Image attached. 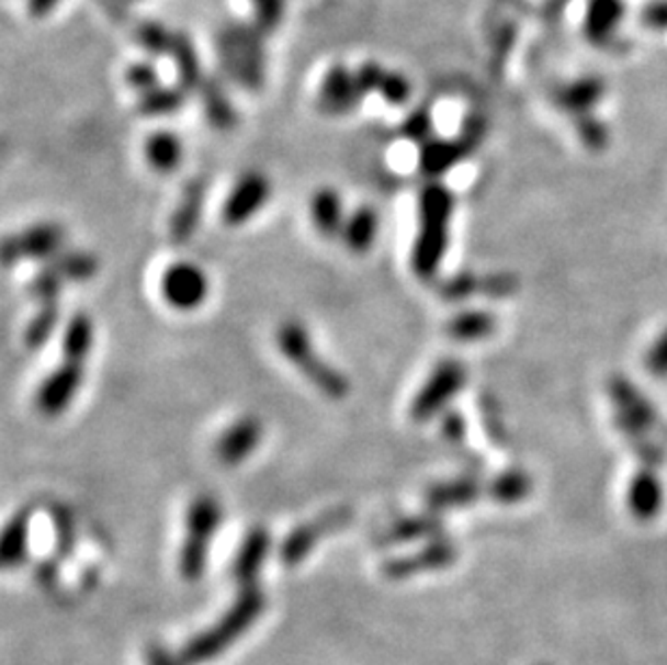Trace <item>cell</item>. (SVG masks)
Segmentation results:
<instances>
[{"instance_id": "1", "label": "cell", "mask_w": 667, "mask_h": 665, "mask_svg": "<svg viewBox=\"0 0 667 665\" xmlns=\"http://www.w3.org/2000/svg\"><path fill=\"white\" fill-rule=\"evenodd\" d=\"M454 193L439 180L428 182L417 200V236L410 251V268L421 281H437L450 247Z\"/></svg>"}, {"instance_id": "2", "label": "cell", "mask_w": 667, "mask_h": 665, "mask_svg": "<svg viewBox=\"0 0 667 665\" xmlns=\"http://www.w3.org/2000/svg\"><path fill=\"white\" fill-rule=\"evenodd\" d=\"M274 341L279 352L305 376L323 396L331 399H343L350 396V381L343 372H339L331 361H327L314 339L309 329L301 320H283L276 332Z\"/></svg>"}, {"instance_id": "3", "label": "cell", "mask_w": 667, "mask_h": 665, "mask_svg": "<svg viewBox=\"0 0 667 665\" xmlns=\"http://www.w3.org/2000/svg\"><path fill=\"white\" fill-rule=\"evenodd\" d=\"M267 35L256 22H229L216 37L221 69L229 80L251 93L262 91L267 80Z\"/></svg>"}, {"instance_id": "4", "label": "cell", "mask_w": 667, "mask_h": 665, "mask_svg": "<svg viewBox=\"0 0 667 665\" xmlns=\"http://www.w3.org/2000/svg\"><path fill=\"white\" fill-rule=\"evenodd\" d=\"M264 605H267V599L258 586L242 588L240 599L231 605L227 616L223 620H218L210 631L197 635L182 651V662L186 665H200L221 655L240 635H245L249 631V627L262 616Z\"/></svg>"}, {"instance_id": "5", "label": "cell", "mask_w": 667, "mask_h": 665, "mask_svg": "<svg viewBox=\"0 0 667 665\" xmlns=\"http://www.w3.org/2000/svg\"><path fill=\"white\" fill-rule=\"evenodd\" d=\"M223 523V508L216 497L201 493L186 508V536L180 549V573L186 582H200L207 566L214 533Z\"/></svg>"}, {"instance_id": "6", "label": "cell", "mask_w": 667, "mask_h": 665, "mask_svg": "<svg viewBox=\"0 0 667 665\" xmlns=\"http://www.w3.org/2000/svg\"><path fill=\"white\" fill-rule=\"evenodd\" d=\"M467 365L459 359L439 361L408 406L412 424H428L443 415L467 385Z\"/></svg>"}, {"instance_id": "7", "label": "cell", "mask_w": 667, "mask_h": 665, "mask_svg": "<svg viewBox=\"0 0 667 665\" xmlns=\"http://www.w3.org/2000/svg\"><path fill=\"white\" fill-rule=\"evenodd\" d=\"M66 247V229L59 223H37L20 234L7 236L2 243L4 267H15L24 260L50 262Z\"/></svg>"}, {"instance_id": "8", "label": "cell", "mask_w": 667, "mask_h": 665, "mask_svg": "<svg viewBox=\"0 0 667 665\" xmlns=\"http://www.w3.org/2000/svg\"><path fill=\"white\" fill-rule=\"evenodd\" d=\"M160 294L171 309L195 312L210 294L207 274L193 262H173L160 277Z\"/></svg>"}, {"instance_id": "9", "label": "cell", "mask_w": 667, "mask_h": 665, "mask_svg": "<svg viewBox=\"0 0 667 665\" xmlns=\"http://www.w3.org/2000/svg\"><path fill=\"white\" fill-rule=\"evenodd\" d=\"M272 198V184L262 171H247L238 178L221 207V221L227 227H240L256 218Z\"/></svg>"}, {"instance_id": "10", "label": "cell", "mask_w": 667, "mask_h": 665, "mask_svg": "<svg viewBox=\"0 0 667 665\" xmlns=\"http://www.w3.org/2000/svg\"><path fill=\"white\" fill-rule=\"evenodd\" d=\"M350 521H352L350 508H335L331 512L320 515L314 521H307V523L294 528L292 532L287 533V538L283 540V544L279 549L283 564L298 566L303 560H307V555L318 546V542L325 536H331V533L348 528Z\"/></svg>"}, {"instance_id": "11", "label": "cell", "mask_w": 667, "mask_h": 665, "mask_svg": "<svg viewBox=\"0 0 667 665\" xmlns=\"http://www.w3.org/2000/svg\"><path fill=\"white\" fill-rule=\"evenodd\" d=\"M84 365L87 363L61 359V363L42 381L35 404L44 417H59L71 406L84 381Z\"/></svg>"}, {"instance_id": "12", "label": "cell", "mask_w": 667, "mask_h": 665, "mask_svg": "<svg viewBox=\"0 0 667 665\" xmlns=\"http://www.w3.org/2000/svg\"><path fill=\"white\" fill-rule=\"evenodd\" d=\"M459 557V551L454 546V542H450L448 538H434L428 540V544H423L421 549H417L415 553L402 555L387 560L383 564V575L387 579L402 582L408 577H415L419 573H430V571H443L448 566H452Z\"/></svg>"}, {"instance_id": "13", "label": "cell", "mask_w": 667, "mask_h": 665, "mask_svg": "<svg viewBox=\"0 0 667 665\" xmlns=\"http://www.w3.org/2000/svg\"><path fill=\"white\" fill-rule=\"evenodd\" d=\"M262 439H264L262 421L253 415H242L218 435L214 443V454L221 465H242L256 454Z\"/></svg>"}, {"instance_id": "14", "label": "cell", "mask_w": 667, "mask_h": 665, "mask_svg": "<svg viewBox=\"0 0 667 665\" xmlns=\"http://www.w3.org/2000/svg\"><path fill=\"white\" fill-rule=\"evenodd\" d=\"M664 501H666V491L657 469L640 466V471H635L626 488V508L633 515V519L642 523L655 521L664 510Z\"/></svg>"}, {"instance_id": "15", "label": "cell", "mask_w": 667, "mask_h": 665, "mask_svg": "<svg viewBox=\"0 0 667 665\" xmlns=\"http://www.w3.org/2000/svg\"><path fill=\"white\" fill-rule=\"evenodd\" d=\"M361 100H363V95L357 87L354 71H350L341 64L329 67V71L325 74V80L320 84V93H318L320 109L327 115L339 117V115L352 113L361 104Z\"/></svg>"}, {"instance_id": "16", "label": "cell", "mask_w": 667, "mask_h": 665, "mask_svg": "<svg viewBox=\"0 0 667 665\" xmlns=\"http://www.w3.org/2000/svg\"><path fill=\"white\" fill-rule=\"evenodd\" d=\"M477 145L471 143L465 134L456 138H430L419 145V169L428 178H441L454 169Z\"/></svg>"}, {"instance_id": "17", "label": "cell", "mask_w": 667, "mask_h": 665, "mask_svg": "<svg viewBox=\"0 0 667 665\" xmlns=\"http://www.w3.org/2000/svg\"><path fill=\"white\" fill-rule=\"evenodd\" d=\"M205 198H207L205 180L197 178L184 187L180 201L176 203L173 214L169 218V234H171L173 243L184 245L197 234L203 207H205Z\"/></svg>"}, {"instance_id": "18", "label": "cell", "mask_w": 667, "mask_h": 665, "mask_svg": "<svg viewBox=\"0 0 667 665\" xmlns=\"http://www.w3.org/2000/svg\"><path fill=\"white\" fill-rule=\"evenodd\" d=\"M486 493V486L475 475H461L452 480H443L439 484H432L426 491V508L430 512H445L456 508H467L475 504Z\"/></svg>"}, {"instance_id": "19", "label": "cell", "mask_w": 667, "mask_h": 665, "mask_svg": "<svg viewBox=\"0 0 667 665\" xmlns=\"http://www.w3.org/2000/svg\"><path fill=\"white\" fill-rule=\"evenodd\" d=\"M270 533L267 528H256L245 536L236 560H234V579L240 584V588H253L258 586L260 573L267 564L268 553H270Z\"/></svg>"}, {"instance_id": "20", "label": "cell", "mask_w": 667, "mask_h": 665, "mask_svg": "<svg viewBox=\"0 0 667 665\" xmlns=\"http://www.w3.org/2000/svg\"><path fill=\"white\" fill-rule=\"evenodd\" d=\"M378 232H381L378 212L372 205H359L350 216H346L341 240L350 253L365 256L374 249Z\"/></svg>"}, {"instance_id": "21", "label": "cell", "mask_w": 667, "mask_h": 665, "mask_svg": "<svg viewBox=\"0 0 667 665\" xmlns=\"http://www.w3.org/2000/svg\"><path fill=\"white\" fill-rule=\"evenodd\" d=\"M309 216L314 221V227L323 238H341L346 214H343V201L335 189H318L309 200Z\"/></svg>"}, {"instance_id": "22", "label": "cell", "mask_w": 667, "mask_h": 665, "mask_svg": "<svg viewBox=\"0 0 667 665\" xmlns=\"http://www.w3.org/2000/svg\"><path fill=\"white\" fill-rule=\"evenodd\" d=\"M201 109L212 128L229 133L238 126V113L225 93V87L216 78H205L200 87Z\"/></svg>"}, {"instance_id": "23", "label": "cell", "mask_w": 667, "mask_h": 665, "mask_svg": "<svg viewBox=\"0 0 667 665\" xmlns=\"http://www.w3.org/2000/svg\"><path fill=\"white\" fill-rule=\"evenodd\" d=\"M441 533H443L441 515L428 510L423 515H412V517H404L400 521H396L394 526H389L385 532L381 533L378 542L385 546H394V544L415 542V540H434V538H441Z\"/></svg>"}, {"instance_id": "24", "label": "cell", "mask_w": 667, "mask_h": 665, "mask_svg": "<svg viewBox=\"0 0 667 665\" xmlns=\"http://www.w3.org/2000/svg\"><path fill=\"white\" fill-rule=\"evenodd\" d=\"M176 71H178V84L186 91V93H197L201 84H203V71H201L200 53L195 48V42L191 35L176 31L173 33V44L169 55Z\"/></svg>"}, {"instance_id": "25", "label": "cell", "mask_w": 667, "mask_h": 665, "mask_svg": "<svg viewBox=\"0 0 667 665\" xmlns=\"http://www.w3.org/2000/svg\"><path fill=\"white\" fill-rule=\"evenodd\" d=\"M145 158L156 173L167 176L178 171L184 160L182 138L169 131H156L149 134L145 140Z\"/></svg>"}, {"instance_id": "26", "label": "cell", "mask_w": 667, "mask_h": 665, "mask_svg": "<svg viewBox=\"0 0 667 665\" xmlns=\"http://www.w3.org/2000/svg\"><path fill=\"white\" fill-rule=\"evenodd\" d=\"M95 343V325L87 314H76L67 320L61 335V359L87 363Z\"/></svg>"}, {"instance_id": "27", "label": "cell", "mask_w": 667, "mask_h": 665, "mask_svg": "<svg viewBox=\"0 0 667 665\" xmlns=\"http://www.w3.org/2000/svg\"><path fill=\"white\" fill-rule=\"evenodd\" d=\"M186 95L180 84H158L138 95L136 111L145 117H169L184 109Z\"/></svg>"}, {"instance_id": "28", "label": "cell", "mask_w": 667, "mask_h": 665, "mask_svg": "<svg viewBox=\"0 0 667 665\" xmlns=\"http://www.w3.org/2000/svg\"><path fill=\"white\" fill-rule=\"evenodd\" d=\"M486 493L497 504L515 506L532 495V477L523 469H506L486 484Z\"/></svg>"}, {"instance_id": "29", "label": "cell", "mask_w": 667, "mask_h": 665, "mask_svg": "<svg viewBox=\"0 0 667 665\" xmlns=\"http://www.w3.org/2000/svg\"><path fill=\"white\" fill-rule=\"evenodd\" d=\"M29 538H31V517L29 510L15 515L4 532H2V544H0V557L4 568H13L24 562L29 553Z\"/></svg>"}, {"instance_id": "30", "label": "cell", "mask_w": 667, "mask_h": 665, "mask_svg": "<svg viewBox=\"0 0 667 665\" xmlns=\"http://www.w3.org/2000/svg\"><path fill=\"white\" fill-rule=\"evenodd\" d=\"M448 335L456 341L471 343V341H482L490 337L497 329V320L490 312L484 309H465L459 312L450 323H448Z\"/></svg>"}, {"instance_id": "31", "label": "cell", "mask_w": 667, "mask_h": 665, "mask_svg": "<svg viewBox=\"0 0 667 665\" xmlns=\"http://www.w3.org/2000/svg\"><path fill=\"white\" fill-rule=\"evenodd\" d=\"M61 325V307L59 301L57 303H39L35 316L31 318V323L26 325L24 331V343L29 350H39L44 348L53 335L57 332Z\"/></svg>"}, {"instance_id": "32", "label": "cell", "mask_w": 667, "mask_h": 665, "mask_svg": "<svg viewBox=\"0 0 667 665\" xmlns=\"http://www.w3.org/2000/svg\"><path fill=\"white\" fill-rule=\"evenodd\" d=\"M50 262L64 274L67 283H84V281L93 279L100 270L98 258L93 253H87V251L59 253Z\"/></svg>"}, {"instance_id": "33", "label": "cell", "mask_w": 667, "mask_h": 665, "mask_svg": "<svg viewBox=\"0 0 667 665\" xmlns=\"http://www.w3.org/2000/svg\"><path fill=\"white\" fill-rule=\"evenodd\" d=\"M136 42L149 57H165L171 50L173 33L156 20H145L136 26Z\"/></svg>"}, {"instance_id": "34", "label": "cell", "mask_w": 667, "mask_h": 665, "mask_svg": "<svg viewBox=\"0 0 667 665\" xmlns=\"http://www.w3.org/2000/svg\"><path fill=\"white\" fill-rule=\"evenodd\" d=\"M479 292H482V277L471 270H461L439 283V294L448 303H463Z\"/></svg>"}, {"instance_id": "35", "label": "cell", "mask_w": 667, "mask_h": 665, "mask_svg": "<svg viewBox=\"0 0 667 665\" xmlns=\"http://www.w3.org/2000/svg\"><path fill=\"white\" fill-rule=\"evenodd\" d=\"M253 4V22L258 29L270 35L274 33L285 15V0H251Z\"/></svg>"}, {"instance_id": "36", "label": "cell", "mask_w": 667, "mask_h": 665, "mask_svg": "<svg viewBox=\"0 0 667 665\" xmlns=\"http://www.w3.org/2000/svg\"><path fill=\"white\" fill-rule=\"evenodd\" d=\"M430 133H432V115L428 109H417L402 122V136L417 145L430 140Z\"/></svg>"}, {"instance_id": "37", "label": "cell", "mask_w": 667, "mask_h": 665, "mask_svg": "<svg viewBox=\"0 0 667 665\" xmlns=\"http://www.w3.org/2000/svg\"><path fill=\"white\" fill-rule=\"evenodd\" d=\"M378 93L383 95V100L387 104L402 106L410 98V82H408L406 76H402L400 71H387L385 78H383V82H381Z\"/></svg>"}, {"instance_id": "38", "label": "cell", "mask_w": 667, "mask_h": 665, "mask_svg": "<svg viewBox=\"0 0 667 665\" xmlns=\"http://www.w3.org/2000/svg\"><path fill=\"white\" fill-rule=\"evenodd\" d=\"M126 82L133 87L134 91H138V95H140V93L158 87L160 84V76H158V69H156V66L151 61H136L126 71Z\"/></svg>"}, {"instance_id": "39", "label": "cell", "mask_w": 667, "mask_h": 665, "mask_svg": "<svg viewBox=\"0 0 667 665\" xmlns=\"http://www.w3.org/2000/svg\"><path fill=\"white\" fill-rule=\"evenodd\" d=\"M644 365L651 376L667 379V327L651 343V348L644 357Z\"/></svg>"}, {"instance_id": "40", "label": "cell", "mask_w": 667, "mask_h": 665, "mask_svg": "<svg viewBox=\"0 0 667 665\" xmlns=\"http://www.w3.org/2000/svg\"><path fill=\"white\" fill-rule=\"evenodd\" d=\"M385 74H387V71L383 69V66H378L376 61H365V64H361V66L357 67V69H354V80H357V87H359L361 95L368 98V95L374 93V91L378 93Z\"/></svg>"}, {"instance_id": "41", "label": "cell", "mask_w": 667, "mask_h": 665, "mask_svg": "<svg viewBox=\"0 0 667 665\" xmlns=\"http://www.w3.org/2000/svg\"><path fill=\"white\" fill-rule=\"evenodd\" d=\"M515 292H517V279L506 274V272H493V274L482 277V292L479 294H486V296H493V298H504V296H510Z\"/></svg>"}, {"instance_id": "42", "label": "cell", "mask_w": 667, "mask_h": 665, "mask_svg": "<svg viewBox=\"0 0 667 665\" xmlns=\"http://www.w3.org/2000/svg\"><path fill=\"white\" fill-rule=\"evenodd\" d=\"M441 435L450 443H463L467 439V421L459 410H445L441 419Z\"/></svg>"}, {"instance_id": "43", "label": "cell", "mask_w": 667, "mask_h": 665, "mask_svg": "<svg viewBox=\"0 0 667 665\" xmlns=\"http://www.w3.org/2000/svg\"><path fill=\"white\" fill-rule=\"evenodd\" d=\"M55 530H57V540H59V549L64 553H69L74 546V523L66 508H57L55 510Z\"/></svg>"}, {"instance_id": "44", "label": "cell", "mask_w": 667, "mask_h": 665, "mask_svg": "<svg viewBox=\"0 0 667 665\" xmlns=\"http://www.w3.org/2000/svg\"><path fill=\"white\" fill-rule=\"evenodd\" d=\"M61 0H29V13L33 18H46Z\"/></svg>"}, {"instance_id": "45", "label": "cell", "mask_w": 667, "mask_h": 665, "mask_svg": "<svg viewBox=\"0 0 667 665\" xmlns=\"http://www.w3.org/2000/svg\"><path fill=\"white\" fill-rule=\"evenodd\" d=\"M147 664L149 665H180L167 651L162 649H151L147 655Z\"/></svg>"}, {"instance_id": "46", "label": "cell", "mask_w": 667, "mask_h": 665, "mask_svg": "<svg viewBox=\"0 0 667 665\" xmlns=\"http://www.w3.org/2000/svg\"><path fill=\"white\" fill-rule=\"evenodd\" d=\"M540 665H546V664H540Z\"/></svg>"}]
</instances>
